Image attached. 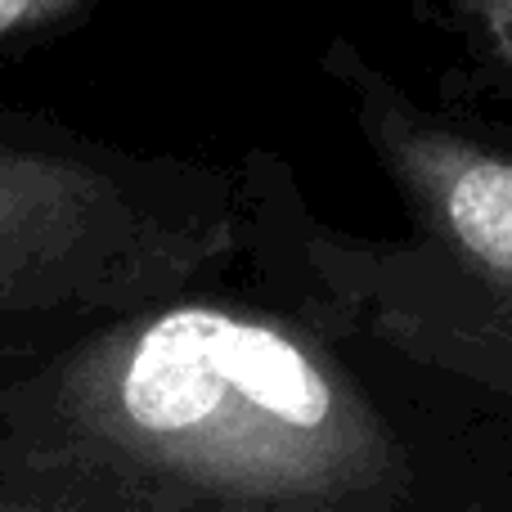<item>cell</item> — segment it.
Returning <instances> with one entry per match:
<instances>
[{
	"mask_svg": "<svg viewBox=\"0 0 512 512\" xmlns=\"http://www.w3.org/2000/svg\"><path fill=\"white\" fill-rule=\"evenodd\" d=\"M239 243L234 162L140 153L0 108V333L14 364L203 279Z\"/></svg>",
	"mask_w": 512,
	"mask_h": 512,
	"instance_id": "3957f363",
	"label": "cell"
},
{
	"mask_svg": "<svg viewBox=\"0 0 512 512\" xmlns=\"http://www.w3.org/2000/svg\"><path fill=\"white\" fill-rule=\"evenodd\" d=\"M0 512H41V508H32V504H18V499H5V495H0Z\"/></svg>",
	"mask_w": 512,
	"mask_h": 512,
	"instance_id": "8992f818",
	"label": "cell"
},
{
	"mask_svg": "<svg viewBox=\"0 0 512 512\" xmlns=\"http://www.w3.org/2000/svg\"><path fill=\"white\" fill-rule=\"evenodd\" d=\"M225 265L0 373V495L41 512H423L436 405L310 270L283 153L234 158Z\"/></svg>",
	"mask_w": 512,
	"mask_h": 512,
	"instance_id": "6da1fadb",
	"label": "cell"
},
{
	"mask_svg": "<svg viewBox=\"0 0 512 512\" xmlns=\"http://www.w3.org/2000/svg\"><path fill=\"white\" fill-rule=\"evenodd\" d=\"M108 0H0V54L27 50L63 27L81 23Z\"/></svg>",
	"mask_w": 512,
	"mask_h": 512,
	"instance_id": "5b68a950",
	"label": "cell"
},
{
	"mask_svg": "<svg viewBox=\"0 0 512 512\" xmlns=\"http://www.w3.org/2000/svg\"><path fill=\"white\" fill-rule=\"evenodd\" d=\"M319 72L409 234L337 230L306 198L297 230L310 270L400 360L512 418V126L418 95L355 36H333Z\"/></svg>",
	"mask_w": 512,
	"mask_h": 512,
	"instance_id": "7a4b0ae2",
	"label": "cell"
},
{
	"mask_svg": "<svg viewBox=\"0 0 512 512\" xmlns=\"http://www.w3.org/2000/svg\"><path fill=\"white\" fill-rule=\"evenodd\" d=\"M450 50L445 95L512 126V0H418Z\"/></svg>",
	"mask_w": 512,
	"mask_h": 512,
	"instance_id": "277c9868",
	"label": "cell"
}]
</instances>
